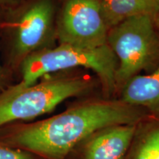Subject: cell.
<instances>
[{
	"mask_svg": "<svg viewBox=\"0 0 159 159\" xmlns=\"http://www.w3.org/2000/svg\"><path fill=\"white\" fill-rule=\"evenodd\" d=\"M103 14L109 29L131 17L159 13V0H101Z\"/></svg>",
	"mask_w": 159,
	"mask_h": 159,
	"instance_id": "obj_9",
	"label": "cell"
},
{
	"mask_svg": "<svg viewBox=\"0 0 159 159\" xmlns=\"http://www.w3.org/2000/svg\"><path fill=\"white\" fill-rule=\"evenodd\" d=\"M55 7L52 0H35L9 22L12 63L21 64L29 55L47 48L54 30Z\"/></svg>",
	"mask_w": 159,
	"mask_h": 159,
	"instance_id": "obj_6",
	"label": "cell"
},
{
	"mask_svg": "<svg viewBox=\"0 0 159 159\" xmlns=\"http://www.w3.org/2000/svg\"><path fill=\"white\" fill-rule=\"evenodd\" d=\"M108 30L101 0H66L56 29L60 43L98 48L107 44Z\"/></svg>",
	"mask_w": 159,
	"mask_h": 159,
	"instance_id": "obj_5",
	"label": "cell"
},
{
	"mask_svg": "<svg viewBox=\"0 0 159 159\" xmlns=\"http://www.w3.org/2000/svg\"><path fill=\"white\" fill-rule=\"evenodd\" d=\"M21 80L19 83L29 86L44 75L58 71L84 67L98 75L105 89L112 92L116 88V57L108 44L86 49L60 43L58 47L43 49L26 57L20 64Z\"/></svg>",
	"mask_w": 159,
	"mask_h": 159,
	"instance_id": "obj_2",
	"label": "cell"
},
{
	"mask_svg": "<svg viewBox=\"0 0 159 159\" xmlns=\"http://www.w3.org/2000/svg\"><path fill=\"white\" fill-rule=\"evenodd\" d=\"M122 102L159 118V64L148 75H136L122 87Z\"/></svg>",
	"mask_w": 159,
	"mask_h": 159,
	"instance_id": "obj_8",
	"label": "cell"
},
{
	"mask_svg": "<svg viewBox=\"0 0 159 159\" xmlns=\"http://www.w3.org/2000/svg\"><path fill=\"white\" fill-rule=\"evenodd\" d=\"M137 125L109 127L87 139L83 159H124L136 132Z\"/></svg>",
	"mask_w": 159,
	"mask_h": 159,
	"instance_id": "obj_7",
	"label": "cell"
},
{
	"mask_svg": "<svg viewBox=\"0 0 159 159\" xmlns=\"http://www.w3.org/2000/svg\"><path fill=\"white\" fill-rule=\"evenodd\" d=\"M19 0H0V2L4 4H13L17 2Z\"/></svg>",
	"mask_w": 159,
	"mask_h": 159,
	"instance_id": "obj_13",
	"label": "cell"
},
{
	"mask_svg": "<svg viewBox=\"0 0 159 159\" xmlns=\"http://www.w3.org/2000/svg\"><path fill=\"white\" fill-rule=\"evenodd\" d=\"M144 109L122 100H95L67 109L39 122L20 126L12 142L47 159H63L77 144L109 127L137 125Z\"/></svg>",
	"mask_w": 159,
	"mask_h": 159,
	"instance_id": "obj_1",
	"label": "cell"
},
{
	"mask_svg": "<svg viewBox=\"0 0 159 159\" xmlns=\"http://www.w3.org/2000/svg\"><path fill=\"white\" fill-rule=\"evenodd\" d=\"M107 44L116 57V87L159 64V34L155 17H131L109 29Z\"/></svg>",
	"mask_w": 159,
	"mask_h": 159,
	"instance_id": "obj_4",
	"label": "cell"
},
{
	"mask_svg": "<svg viewBox=\"0 0 159 159\" xmlns=\"http://www.w3.org/2000/svg\"><path fill=\"white\" fill-rule=\"evenodd\" d=\"M7 81V75H6L5 69L0 65V93L5 90V85Z\"/></svg>",
	"mask_w": 159,
	"mask_h": 159,
	"instance_id": "obj_12",
	"label": "cell"
},
{
	"mask_svg": "<svg viewBox=\"0 0 159 159\" xmlns=\"http://www.w3.org/2000/svg\"><path fill=\"white\" fill-rule=\"evenodd\" d=\"M131 159H159V124L152 125L141 137Z\"/></svg>",
	"mask_w": 159,
	"mask_h": 159,
	"instance_id": "obj_10",
	"label": "cell"
},
{
	"mask_svg": "<svg viewBox=\"0 0 159 159\" xmlns=\"http://www.w3.org/2000/svg\"><path fill=\"white\" fill-rule=\"evenodd\" d=\"M155 23H156L157 30H158V31L159 33V13L157 14L156 18H155Z\"/></svg>",
	"mask_w": 159,
	"mask_h": 159,
	"instance_id": "obj_14",
	"label": "cell"
},
{
	"mask_svg": "<svg viewBox=\"0 0 159 159\" xmlns=\"http://www.w3.org/2000/svg\"><path fill=\"white\" fill-rule=\"evenodd\" d=\"M84 76L52 78L23 86L19 83L0 93V129L16 121L29 120L50 112L66 99L88 91Z\"/></svg>",
	"mask_w": 159,
	"mask_h": 159,
	"instance_id": "obj_3",
	"label": "cell"
},
{
	"mask_svg": "<svg viewBox=\"0 0 159 159\" xmlns=\"http://www.w3.org/2000/svg\"><path fill=\"white\" fill-rule=\"evenodd\" d=\"M0 159H33V158L26 151L0 145Z\"/></svg>",
	"mask_w": 159,
	"mask_h": 159,
	"instance_id": "obj_11",
	"label": "cell"
}]
</instances>
